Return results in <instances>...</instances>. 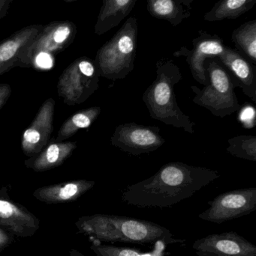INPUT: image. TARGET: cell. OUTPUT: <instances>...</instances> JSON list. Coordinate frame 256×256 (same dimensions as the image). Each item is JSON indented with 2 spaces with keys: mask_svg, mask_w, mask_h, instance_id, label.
<instances>
[{
  "mask_svg": "<svg viewBox=\"0 0 256 256\" xmlns=\"http://www.w3.org/2000/svg\"><path fill=\"white\" fill-rule=\"evenodd\" d=\"M220 177L215 170L182 162L162 166L151 177L129 185L122 200L138 208H171L190 198Z\"/></svg>",
  "mask_w": 256,
  "mask_h": 256,
  "instance_id": "cell-1",
  "label": "cell"
},
{
  "mask_svg": "<svg viewBox=\"0 0 256 256\" xmlns=\"http://www.w3.org/2000/svg\"><path fill=\"white\" fill-rule=\"evenodd\" d=\"M80 233L89 239L110 243L135 244H179L185 242L177 238L170 230L150 221L118 215L96 214L80 218L75 222Z\"/></svg>",
  "mask_w": 256,
  "mask_h": 256,
  "instance_id": "cell-2",
  "label": "cell"
},
{
  "mask_svg": "<svg viewBox=\"0 0 256 256\" xmlns=\"http://www.w3.org/2000/svg\"><path fill=\"white\" fill-rule=\"evenodd\" d=\"M156 68V79L142 96L150 117L193 134L195 123L180 109L174 93V87L183 78L180 68L169 58L159 60Z\"/></svg>",
  "mask_w": 256,
  "mask_h": 256,
  "instance_id": "cell-3",
  "label": "cell"
},
{
  "mask_svg": "<svg viewBox=\"0 0 256 256\" xmlns=\"http://www.w3.org/2000/svg\"><path fill=\"white\" fill-rule=\"evenodd\" d=\"M138 33V19L130 16L116 34L100 48L94 60L99 76L117 81L124 79L133 70Z\"/></svg>",
  "mask_w": 256,
  "mask_h": 256,
  "instance_id": "cell-4",
  "label": "cell"
},
{
  "mask_svg": "<svg viewBox=\"0 0 256 256\" xmlns=\"http://www.w3.org/2000/svg\"><path fill=\"white\" fill-rule=\"evenodd\" d=\"M204 68L209 84L202 90L195 86H191L195 94L192 102L219 118L238 111L240 104L234 92V88L238 86L237 81L214 58L206 61Z\"/></svg>",
  "mask_w": 256,
  "mask_h": 256,
  "instance_id": "cell-5",
  "label": "cell"
},
{
  "mask_svg": "<svg viewBox=\"0 0 256 256\" xmlns=\"http://www.w3.org/2000/svg\"><path fill=\"white\" fill-rule=\"evenodd\" d=\"M99 78L94 60L80 57L60 75L57 84L59 97L69 106L81 104L99 88Z\"/></svg>",
  "mask_w": 256,
  "mask_h": 256,
  "instance_id": "cell-6",
  "label": "cell"
},
{
  "mask_svg": "<svg viewBox=\"0 0 256 256\" xmlns=\"http://www.w3.org/2000/svg\"><path fill=\"white\" fill-rule=\"evenodd\" d=\"M77 26L69 20L53 21L44 25L40 32L24 50L18 67L31 68L39 56H56L73 43Z\"/></svg>",
  "mask_w": 256,
  "mask_h": 256,
  "instance_id": "cell-7",
  "label": "cell"
},
{
  "mask_svg": "<svg viewBox=\"0 0 256 256\" xmlns=\"http://www.w3.org/2000/svg\"><path fill=\"white\" fill-rule=\"evenodd\" d=\"M208 204L210 207L198 215L200 219L207 222L221 224L246 216L256 210V188L223 192Z\"/></svg>",
  "mask_w": 256,
  "mask_h": 256,
  "instance_id": "cell-8",
  "label": "cell"
},
{
  "mask_svg": "<svg viewBox=\"0 0 256 256\" xmlns=\"http://www.w3.org/2000/svg\"><path fill=\"white\" fill-rule=\"evenodd\" d=\"M165 141L159 127L133 122L123 123L117 126L111 138L113 146L135 156L152 153Z\"/></svg>",
  "mask_w": 256,
  "mask_h": 256,
  "instance_id": "cell-9",
  "label": "cell"
},
{
  "mask_svg": "<svg viewBox=\"0 0 256 256\" xmlns=\"http://www.w3.org/2000/svg\"><path fill=\"white\" fill-rule=\"evenodd\" d=\"M192 44V50L182 46L174 52V56L185 57L194 80L205 86L209 84V80L204 63L209 58L219 56L226 46L220 37L202 30L198 31V36L193 39Z\"/></svg>",
  "mask_w": 256,
  "mask_h": 256,
  "instance_id": "cell-10",
  "label": "cell"
},
{
  "mask_svg": "<svg viewBox=\"0 0 256 256\" xmlns=\"http://www.w3.org/2000/svg\"><path fill=\"white\" fill-rule=\"evenodd\" d=\"M198 256H256V246L234 232L216 233L194 242Z\"/></svg>",
  "mask_w": 256,
  "mask_h": 256,
  "instance_id": "cell-11",
  "label": "cell"
},
{
  "mask_svg": "<svg viewBox=\"0 0 256 256\" xmlns=\"http://www.w3.org/2000/svg\"><path fill=\"white\" fill-rule=\"evenodd\" d=\"M40 226L39 218L27 208L11 200L7 188L0 189V227L18 238L34 236Z\"/></svg>",
  "mask_w": 256,
  "mask_h": 256,
  "instance_id": "cell-12",
  "label": "cell"
},
{
  "mask_svg": "<svg viewBox=\"0 0 256 256\" xmlns=\"http://www.w3.org/2000/svg\"><path fill=\"white\" fill-rule=\"evenodd\" d=\"M55 104L54 99H47L39 108L32 124L23 134L21 148L27 156H36L49 144L54 130Z\"/></svg>",
  "mask_w": 256,
  "mask_h": 256,
  "instance_id": "cell-13",
  "label": "cell"
},
{
  "mask_svg": "<svg viewBox=\"0 0 256 256\" xmlns=\"http://www.w3.org/2000/svg\"><path fill=\"white\" fill-rule=\"evenodd\" d=\"M43 24L27 26L0 42V76L18 67L24 50L36 38Z\"/></svg>",
  "mask_w": 256,
  "mask_h": 256,
  "instance_id": "cell-14",
  "label": "cell"
},
{
  "mask_svg": "<svg viewBox=\"0 0 256 256\" xmlns=\"http://www.w3.org/2000/svg\"><path fill=\"white\" fill-rule=\"evenodd\" d=\"M222 64L230 70L243 92L256 104L255 67L238 51L225 46L217 57Z\"/></svg>",
  "mask_w": 256,
  "mask_h": 256,
  "instance_id": "cell-15",
  "label": "cell"
},
{
  "mask_svg": "<svg viewBox=\"0 0 256 256\" xmlns=\"http://www.w3.org/2000/svg\"><path fill=\"white\" fill-rule=\"evenodd\" d=\"M93 180H75L38 188L33 196L46 204H60L76 201L93 188Z\"/></svg>",
  "mask_w": 256,
  "mask_h": 256,
  "instance_id": "cell-16",
  "label": "cell"
},
{
  "mask_svg": "<svg viewBox=\"0 0 256 256\" xmlns=\"http://www.w3.org/2000/svg\"><path fill=\"white\" fill-rule=\"evenodd\" d=\"M77 148L75 142H59L48 144L40 153L24 162L34 172H45L60 166Z\"/></svg>",
  "mask_w": 256,
  "mask_h": 256,
  "instance_id": "cell-17",
  "label": "cell"
},
{
  "mask_svg": "<svg viewBox=\"0 0 256 256\" xmlns=\"http://www.w3.org/2000/svg\"><path fill=\"white\" fill-rule=\"evenodd\" d=\"M137 0H103L97 16L94 31L102 36L117 26L135 7Z\"/></svg>",
  "mask_w": 256,
  "mask_h": 256,
  "instance_id": "cell-18",
  "label": "cell"
},
{
  "mask_svg": "<svg viewBox=\"0 0 256 256\" xmlns=\"http://www.w3.org/2000/svg\"><path fill=\"white\" fill-rule=\"evenodd\" d=\"M147 10L153 18L165 20L174 26L180 25L191 15L180 0H147Z\"/></svg>",
  "mask_w": 256,
  "mask_h": 256,
  "instance_id": "cell-19",
  "label": "cell"
},
{
  "mask_svg": "<svg viewBox=\"0 0 256 256\" xmlns=\"http://www.w3.org/2000/svg\"><path fill=\"white\" fill-rule=\"evenodd\" d=\"M256 0H219L204 14V20L216 22L225 19H236L254 7Z\"/></svg>",
  "mask_w": 256,
  "mask_h": 256,
  "instance_id": "cell-20",
  "label": "cell"
},
{
  "mask_svg": "<svg viewBox=\"0 0 256 256\" xmlns=\"http://www.w3.org/2000/svg\"><path fill=\"white\" fill-rule=\"evenodd\" d=\"M101 112L102 109L99 106H93L74 114L60 127L55 138L56 142H64L75 135L79 130L90 128L97 120Z\"/></svg>",
  "mask_w": 256,
  "mask_h": 256,
  "instance_id": "cell-21",
  "label": "cell"
},
{
  "mask_svg": "<svg viewBox=\"0 0 256 256\" xmlns=\"http://www.w3.org/2000/svg\"><path fill=\"white\" fill-rule=\"evenodd\" d=\"M231 39L239 52L256 64V20L248 21L234 30Z\"/></svg>",
  "mask_w": 256,
  "mask_h": 256,
  "instance_id": "cell-22",
  "label": "cell"
},
{
  "mask_svg": "<svg viewBox=\"0 0 256 256\" xmlns=\"http://www.w3.org/2000/svg\"><path fill=\"white\" fill-rule=\"evenodd\" d=\"M226 150L230 154L247 160L256 161V136L251 135L236 136L228 140Z\"/></svg>",
  "mask_w": 256,
  "mask_h": 256,
  "instance_id": "cell-23",
  "label": "cell"
},
{
  "mask_svg": "<svg viewBox=\"0 0 256 256\" xmlns=\"http://www.w3.org/2000/svg\"><path fill=\"white\" fill-rule=\"evenodd\" d=\"M90 250L97 256H153L151 254H142L135 248H122L114 245L104 244L95 239H89Z\"/></svg>",
  "mask_w": 256,
  "mask_h": 256,
  "instance_id": "cell-24",
  "label": "cell"
},
{
  "mask_svg": "<svg viewBox=\"0 0 256 256\" xmlns=\"http://www.w3.org/2000/svg\"><path fill=\"white\" fill-rule=\"evenodd\" d=\"M255 110L252 106H245L241 112H240L239 120L243 124V127L247 128L248 129L255 127Z\"/></svg>",
  "mask_w": 256,
  "mask_h": 256,
  "instance_id": "cell-25",
  "label": "cell"
},
{
  "mask_svg": "<svg viewBox=\"0 0 256 256\" xmlns=\"http://www.w3.org/2000/svg\"><path fill=\"white\" fill-rule=\"evenodd\" d=\"M12 92L10 85L6 84H0V110L7 103Z\"/></svg>",
  "mask_w": 256,
  "mask_h": 256,
  "instance_id": "cell-26",
  "label": "cell"
},
{
  "mask_svg": "<svg viewBox=\"0 0 256 256\" xmlns=\"http://www.w3.org/2000/svg\"><path fill=\"white\" fill-rule=\"evenodd\" d=\"M13 236L0 227V252L9 246L13 242Z\"/></svg>",
  "mask_w": 256,
  "mask_h": 256,
  "instance_id": "cell-27",
  "label": "cell"
},
{
  "mask_svg": "<svg viewBox=\"0 0 256 256\" xmlns=\"http://www.w3.org/2000/svg\"><path fill=\"white\" fill-rule=\"evenodd\" d=\"M14 0H0V20L7 15Z\"/></svg>",
  "mask_w": 256,
  "mask_h": 256,
  "instance_id": "cell-28",
  "label": "cell"
},
{
  "mask_svg": "<svg viewBox=\"0 0 256 256\" xmlns=\"http://www.w3.org/2000/svg\"><path fill=\"white\" fill-rule=\"evenodd\" d=\"M180 2L183 4V6L184 7H186L188 10H190L192 9V2H193L194 0H180Z\"/></svg>",
  "mask_w": 256,
  "mask_h": 256,
  "instance_id": "cell-29",
  "label": "cell"
},
{
  "mask_svg": "<svg viewBox=\"0 0 256 256\" xmlns=\"http://www.w3.org/2000/svg\"><path fill=\"white\" fill-rule=\"evenodd\" d=\"M69 256H86L80 252V251L77 250L72 249L69 250Z\"/></svg>",
  "mask_w": 256,
  "mask_h": 256,
  "instance_id": "cell-30",
  "label": "cell"
},
{
  "mask_svg": "<svg viewBox=\"0 0 256 256\" xmlns=\"http://www.w3.org/2000/svg\"><path fill=\"white\" fill-rule=\"evenodd\" d=\"M66 2H73L78 1V0H63Z\"/></svg>",
  "mask_w": 256,
  "mask_h": 256,
  "instance_id": "cell-31",
  "label": "cell"
}]
</instances>
